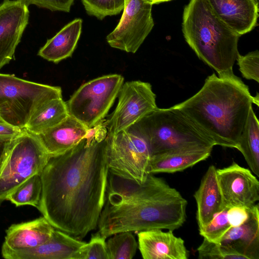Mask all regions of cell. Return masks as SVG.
Here are the masks:
<instances>
[{
    "label": "cell",
    "instance_id": "obj_7",
    "mask_svg": "<svg viewBox=\"0 0 259 259\" xmlns=\"http://www.w3.org/2000/svg\"><path fill=\"white\" fill-rule=\"evenodd\" d=\"M49 158L38 136L23 128L7 150L0 171V202L31 177L41 174Z\"/></svg>",
    "mask_w": 259,
    "mask_h": 259
},
{
    "label": "cell",
    "instance_id": "obj_18",
    "mask_svg": "<svg viewBox=\"0 0 259 259\" xmlns=\"http://www.w3.org/2000/svg\"><path fill=\"white\" fill-rule=\"evenodd\" d=\"M258 207V203L250 207L246 221L239 226L231 227L220 242L246 259H259Z\"/></svg>",
    "mask_w": 259,
    "mask_h": 259
},
{
    "label": "cell",
    "instance_id": "obj_37",
    "mask_svg": "<svg viewBox=\"0 0 259 259\" xmlns=\"http://www.w3.org/2000/svg\"><path fill=\"white\" fill-rule=\"evenodd\" d=\"M127 0H125V4L126 3V2H127Z\"/></svg>",
    "mask_w": 259,
    "mask_h": 259
},
{
    "label": "cell",
    "instance_id": "obj_38",
    "mask_svg": "<svg viewBox=\"0 0 259 259\" xmlns=\"http://www.w3.org/2000/svg\"><path fill=\"white\" fill-rule=\"evenodd\" d=\"M258 2V0H257Z\"/></svg>",
    "mask_w": 259,
    "mask_h": 259
},
{
    "label": "cell",
    "instance_id": "obj_1",
    "mask_svg": "<svg viewBox=\"0 0 259 259\" xmlns=\"http://www.w3.org/2000/svg\"><path fill=\"white\" fill-rule=\"evenodd\" d=\"M105 120L65 153L50 157L40 174L38 210L56 229L81 240L98 227L109 169Z\"/></svg>",
    "mask_w": 259,
    "mask_h": 259
},
{
    "label": "cell",
    "instance_id": "obj_24",
    "mask_svg": "<svg viewBox=\"0 0 259 259\" xmlns=\"http://www.w3.org/2000/svg\"><path fill=\"white\" fill-rule=\"evenodd\" d=\"M254 174L259 177V122L252 107L241 134L237 149Z\"/></svg>",
    "mask_w": 259,
    "mask_h": 259
},
{
    "label": "cell",
    "instance_id": "obj_29",
    "mask_svg": "<svg viewBox=\"0 0 259 259\" xmlns=\"http://www.w3.org/2000/svg\"><path fill=\"white\" fill-rule=\"evenodd\" d=\"M197 252L199 259H246L235 250L204 238L198 247Z\"/></svg>",
    "mask_w": 259,
    "mask_h": 259
},
{
    "label": "cell",
    "instance_id": "obj_8",
    "mask_svg": "<svg viewBox=\"0 0 259 259\" xmlns=\"http://www.w3.org/2000/svg\"><path fill=\"white\" fill-rule=\"evenodd\" d=\"M123 81L121 75L111 74L82 84L66 102L69 115L88 129L101 123L117 97Z\"/></svg>",
    "mask_w": 259,
    "mask_h": 259
},
{
    "label": "cell",
    "instance_id": "obj_2",
    "mask_svg": "<svg viewBox=\"0 0 259 259\" xmlns=\"http://www.w3.org/2000/svg\"><path fill=\"white\" fill-rule=\"evenodd\" d=\"M187 205L178 190L153 174L139 184L109 171L99 232L107 238L122 232L173 231L186 221Z\"/></svg>",
    "mask_w": 259,
    "mask_h": 259
},
{
    "label": "cell",
    "instance_id": "obj_20",
    "mask_svg": "<svg viewBox=\"0 0 259 259\" xmlns=\"http://www.w3.org/2000/svg\"><path fill=\"white\" fill-rule=\"evenodd\" d=\"M194 197L199 229L207 225L217 213L226 208L214 165L208 167Z\"/></svg>",
    "mask_w": 259,
    "mask_h": 259
},
{
    "label": "cell",
    "instance_id": "obj_36",
    "mask_svg": "<svg viewBox=\"0 0 259 259\" xmlns=\"http://www.w3.org/2000/svg\"><path fill=\"white\" fill-rule=\"evenodd\" d=\"M151 3L153 4H159L162 2H167L170 0H149Z\"/></svg>",
    "mask_w": 259,
    "mask_h": 259
},
{
    "label": "cell",
    "instance_id": "obj_33",
    "mask_svg": "<svg viewBox=\"0 0 259 259\" xmlns=\"http://www.w3.org/2000/svg\"><path fill=\"white\" fill-rule=\"evenodd\" d=\"M249 207L234 206L228 209L227 219L232 227L239 226L246 221L249 217Z\"/></svg>",
    "mask_w": 259,
    "mask_h": 259
},
{
    "label": "cell",
    "instance_id": "obj_6",
    "mask_svg": "<svg viewBox=\"0 0 259 259\" xmlns=\"http://www.w3.org/2000/svg\"><path fill=\"white\" fill-rule=\"evenodd\" d=\"M62 98L60 87L34 82L0 73V116L24 128L33 112L46 102Z\"/></svg>",
    "mask_w": 259,
    "mask_h": 259
},
{
    "label": "cell",
    "instance_id": "obj_32",
    "mask_svg": "<svg viewBox=\"0 0 259 259\" xmlns=\"http://www.w3.org/2000/svg\"><path fill=\"white\" fill-rule=\"evenodd\" d=\"M29 5H33L52 11L69 12L74 0H25Z\"/></svg>",
    "mask_w": 259,
    "mask_h": 259
},
{
    "label": "cell",
    "instance_id": "obj_28",
    "mask_svg": "<svg viewBox=\"0 0 259 259\" xmlns=\"http://www.w3.org/2000/svg\"><path fill=\"white\" fill-rule=\"evenodd\" d=\"M228 209L226 208L217 213L207 225L199 229L200 235L209 241L220 243L232 227L227 219Z\"/></svg>",
    "mask_w": 259,
    "mask_h": 259
},
{
    "label": "cell",
    "instance_id": "obj_23",
    "mask_svg": "<svg viewBox=\"0 0 259 259\" xmlns=\"http://www.w3.org/2000/svg\"><path fill=\"white\" fill-rule=\"evenodd\" d=\"M69 115L66 103L62 98L54 99L37 108L24 128L38 135L58 124Z\"/></svg>",
    "mask_w": 259,
    "mask_h": 259
},
{
    "label": "cell",
    "instance_id": "obj_15",
    "mask_svg": "<svg viewBox=\"0 0 259 259\" xmlns=\"http://www.w3.org/2000/svg\"><path fill=\"white\" fill-rule=\"evenodd\" d=\"M85 242L54 229L50 239L31 249L2 252L6 259H75L76 253Z\"/></svg>",
    "mask_w": 259,
    "mask_h": 259
},
{
    "label": "cell",
    "instance_id": "obj_27",
    "mask_svg": "<svg viewBox=\"0 0 259 259\" xmlns=\"http://www.w3.org/2000/svg\"><path fill=\"white\" fill-rule=\"evenodd\" d=\"M81 1L88 14L100 20L119 14L125 6V0Z\"/></svg>",
    "mask_w": 259,
    "mask_h": 259
},
{
    "label": "cell",
    "instance_id": "obj_9",
    "mask_svg": "<svg viewBox=\"0 0 259 259\" xmlns=\"http://www.w3.org/2000/svg\"><path fill=\"white\" fill-rule=\"evenodd\" d=\"M106 146L110 173L139 184L145 181L149 174L151 153L141 136L127 130L107 134Z\"/></svg>",
    "mask_w": 259,
    "mask_h": 259
},
{
    "label": "cell",
    "instance_id": "obj_31",
    "mask_svg": "<svg viewBox=\"0 0 259 259\" xmlns=\"http://www.w3.org/2000/svg\"><path fill=\"white\" fill-rule=\"evenodd\" d=\"M236 60L243 77L259 82V52L258 50L242 56L239 53Z\"/></svg>",
    "mask_w": 259,
    "mask_h": 259
},
{
    "label": "cell",
    "instance_id": "obj_10",
    "mask_svg": "<svg viewBox=\"0 0 259 259\" xmlns=\"http://www.w3.org/2000/svg\"><path fill=\"white\" fill-rule=\"evenodd\" d=\"M117 106L105 120L108 134L113 135L129 128L155 109L156 95L151 84L141 80L125 82L121 86Z\"/></svg>",
    "mask_w": 259,
    "mask_h": 259
},
{
    "label": "cell",
    "instance_id": "obj_25",
    "mask_svg": "<svg viewBox=\"0 0 259 259\" xmlns=\"http://www.w3.org/2000/svg\"><path fill=\"white\" fill-rule=\"evenodd\" d=\"M42 191L40 174L35 175L20 185L6 197L16 206L29 205L38 207Z\"/></svg>",
    "mask_w": 259,
    "mask_h": 259
},
{
    "label": "cell",
    "instance_id": "obj_34",
    "mask_svg": "<svg viewBox=\"0 0 259 259\" xmlns=\"http://www.w3.org/2000/svg\"><path fill=\"white\" fill-rule=\"evenodd\" d=\"M22 130V128L7 122L0 116V139L10 140L18 135Z\"/></svg>",
    "mask_w": 259,
    "mask_h": 259
},
{
    "label": "cell",
    "instance_id": "obj_22",
    "mask_svg": "<svg viewBox=\"0 0 259 259\" xmlns=\"http://www.w3.org/2000/svg\"><path fill=\"white\" fill-rule=\"evenodd\" d=\"M211 148H194L151 156L149 174L181 171L206 159Z\"/></svg>",
    "mask_w": 259,
    "mask_h": 259
},
{
    "label": "cell",
    "instance_id": "obj_21",
    "mask_svg": "<svg viewBox=\"0 0 259 259\" xmlns=\"http://www.w3.org/2000/svg\"><path fill=\"white\" fill-rule=\"evenodd\" d=\"M82 26L80 18L70 22L47 41L39 50L38 55L54 63L71 57L79 39Z\"/></svg>",
    "mask_w": 259,
    "mask_h": 259
},
{
    "label": "cell",
    "instance_id": "obj_16",
    "mask_svg": "<svg viewBox=\"0 0 259 259\" xmlns=\"http://www.w3.org/2000/svg\"><path fill=\"white\" fill-rule=\"evenodd\" d=\"M215 14L240 36L250 31L258 16L257 0H207Z\"/></svg>",
    "mask_w": 259,
    "mask_h": 259
},
{
    "label": "cell",
    "instance_id": "obj_11",
    "mask_svg": "<svg viewBox=\"0 0 259 259\" xmlns=\"http://www.w3.org/2000/svg\"><path fill=\"white\" fill-rule=\"evenodd\" d=\"M152 5L149 0H127L117 26L106 37L109 45L135 53L154 26Z\"/></svg>",
    "mask_w": 259,
    "mask_h": 259
},
{
    "label": "cell",
    "instance_id": "obj_17",
    "mask_svg": "<svg viewBox=\"0 0 259 259\" xmlns=\"http://www.w3.org/2000/svg\"><path fill=\"white\" fill-rule=\"evenodd\" d=\"M54 229L43 216L12 225L6 231L2 252L36 247L50 239Z\"/></svg>",
    "mask_w": 259,
    "mask_h": 259
},
{
    "label": "cell",
    "instance_id": "obj_5",
    "mask_svg": "<svg viewBox=\"0 0 259 259\" xmlns=\"http://www.w3.org/2000/svg\"><path fill=\"white\" fill-rule=\"evenodd\" d=\"M148 144L151 156L194 148H211L213 142L175 105L149 112L127 129Z\"/></svg>",
    "mask_w": 259,
    "mask_h": 259
},
{
    "label": "cell",
    "instance_id": "obj_26",
    "mask_svg": "<svg viewBox=\"0 0 259 259\" xmlns=\"http://www.w3.org/2000/svg\"><path fill=\"white\" fill-rule=\"evenodd\" d=\"M106 244L109 259H132L138 247V243L131 232L112 235Z\"/></svg>",
    "mask_w": 259,
    "mask_h": 259
},
{
    "label": "cell",
    "instance_id": "obj_19",
    "mask_svg": "<svg viewBox=\"0 0 259 259\" xmlns=\"http://www.w3.org/2000/svg\"><path fill=\"white\" fill-rule=\"evenodd\" d=\"M88 128L69 115L58 124L37 135L50 157L63 154L76 146Z\"/></svg>",
    "mask_w": 259,
    "mask_h": 259
},
{
    "label": "cell",
    "instance_id": "obj_3",
    "mask_svg": "<svg viewBox=\"0 0 259 259\" xmlns=\"http://www.w3.org/2000/svg\"><path fill=\"white\" fill-rule=\"evenodd\" d=\"M248 86L235 74L205 80L194 95L175 106L185 113L214 143L237 149L252 104L258 106Z\"/></svg>",
    "mask_w": 259,
    "mask_h": 259
},
{
    "label": "cell",
    "instance_id": "obj_35",
    "mask_svg": "<svg viewBox=\"0 0 259 259\" xmlns=\"http://www.w3.org/2000/svg\"><path fill=\"white\" fill-rule=\"evenodd\" d=\"M10 140L0 139V171L5 158L7 150Z\"/></svg>",
    "mask_w": 259,
    "mask_h": 259
},
{
    "label": "cell",
    "instance_id": "obj_14",
    "mask_svg": "<svg viewBox=\"0 0 259 259\" xmlns=\"http://www.w3.org/2000/svg\"><path fill=\"white\" fill-rule=\"evenodd\" d=\"M139 249L144 259H187L189 256L184 241L172 231L161 229L140 231Z\"/></svg>",
    "mask_w": 259,
    "mask_h": 259
},
{
    "label": "cell",
    "instance_id": "obj_13",
    "mask_svg": "<svg viewBox=\"0 0 259 259\" xmlns=\"http://www.w3.org/2000/svg\"><path fill=\"white\" fill-rule=\"evenodd\" d=\"M25 0H5L0 4V69L13 59L28 23Z\"/></svg>",
    "mask_w": 259,
    "mask_h": 259
},
{
    "label": "cell",
    "instance_id": "obj_30",
    "mask_svg": "<svg viewBox=\"0 0 259 259\" xmlns=\"http://www.w3.org/2000/svg\"><path fill=\"white\" fill-rule=\"evenodd\" d=\"M106 239L99 231L93 234L90 241L79 249L75 259H109Z\"/></svg>",
    "mask_w": 259,
    "mask_h": 259
},
{
    "label": "cell",
    "instance_id": "obj_4",
    "mask_svg": "<svg viewBox=\"0 0 259 259\" xmlns=\"http://www.w3.org/2000/svg\"><path fill=\"white\" fill-rule=\"evenodd\" d=\"M182 31L197 57L219 76L234 74L240 36L215 14L207 0H190L184 10Z\"/></svg>",
    "mask_w": 259,
    "mask_h": 259
},
{
    "label": "cell",
    "instance_id": "obj_12",
    "mask_svg": "<svg viewBox=\"0 0 259 259\" xmlns=\"http://www.w3.org/2000/svg\"><path fill=\"white\" fill-rule=\"evenodd\" d=\"M217 176L225 208L249 207L259 200V182L248 169L233 162L217 169Z\"/></svg>",
    "mask_w": 259,
    "mask_h": 259
}]
</instances>
